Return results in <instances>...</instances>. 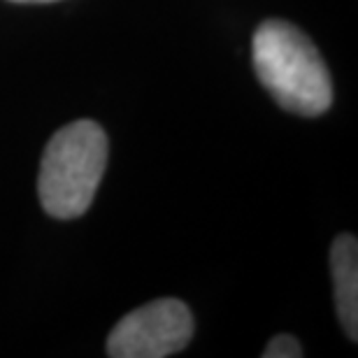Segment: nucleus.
Instances as JSON below:
<instances>
[{"instance_id": "2", "label": "nucleus", "mask_w": 358, "mask_h": 358, "mask_svg": "<svg viewBox=\"0 0 358 358\" xmlns=\"http://www.w3.org/2000/svg\"><path fill=\"white\" fill-rule=\"evenodd\" d=\"M107 135L96 121L63 126L42 154L38 193L54 219H77L89 210L107 168Z\"/></svg>"}, {"instance_id": "6", "label": "nucleus", "mask_w": 358, "mask_h": 358, "mask_svg": "<svg viewBox=\"0 0 358 358\" xmlns=\"http://www.w3.org/2000/svg\"><path fill=\"white\" fill-rule=\"evenodd\" d=\"M12 3H56V0H12Z\"/></svg>"}, {"instance_id": "5", "label": "nucleus", "mask_w": 358, "mask_h": 358, "mask_svg": "<svg viewBox=\"0 0 358 358\" xmlns=\"http://www.w3.org/2000/svg\"><path fill=\"white\" fill-rule=\"evenodd\" d=\"M266 358H300L303 356V349H300V342L293 338V335H277L268 342Z\"/></svg>"}, {"instance_id": "4", "label": "nucleus", "mask_w": 358, "mask_h": 358, "mask_svg": "<svg viewBox=\"0 0 358 358\" xmlns=\"http://www.w3.org/2000/svg\"><path fill=\"white\" fill-rule=\"evenodd\" d=\"M331 268L335 284V305L347 338L358 340V245L349 233L338 235L331 249Z\"/></svg>"}, {"instance_id": "3", "label": "nucleus", "mask_w": 358, "mask_h": 358, "mask_svg": "<svg viewBox=\"0 0 358 358\" xmlns=\"http://www.w3.org/2000/svg\"><path fill=\"white\" fill-rule=\"evenodd\" d=\"M193 317L182 300H154L126 314L107 338L112 358H166L189 345Z\"/></svg>"}, {"instance_id": "1", "label": "nucleus", "mask_w": 358, "mask_h": 358, "mask_svg": "<svg viewBox=\"0 0 358 358\" xmlns=\"http://www.w3.org/2000/svg\"><path fill=\"white\" fill-rule=\"evenodd\" d=\"M254 70L284 110L319 117L333 103V82L312 40L286 21L270 19L252 40Z\"/></svg>"}]
</instances>
